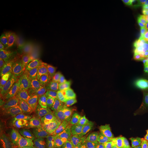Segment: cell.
I'll use <instances>...</instances> for the list:
<instances>
[{
	"instance_id": "1",
	"label": "cell",
	"mask_w": 148,
	"mask_h": 148,
	"mask_svg": "<svg viewBox=\"0 0 148 148\" xmlns=\"http://www.w3.org/2000/svg\"><path fill=\"white\" fill-rule=\"evenodd\" d=\"M11 84L19 100L18 120L29 117L39 110L43 88L35 81L27 79H16Z\"/></svg>"
},
{
	"instance_id": "2",
	"label": "cell",
	"mask_w": 148,
	"mask_h": 148,
	"mask_svg": "<svg viewBox=\"0 0 148 148\" xmlns=\"http://www.w3.org/2000/svg\"><path fill=\"white\" fill-rule=\"evenodd\" d=\"M42 135L40 130L13 123L0 125V145L6 148H32Z\"/></svg>"
},
{
	"instance_id": "6",
	"label": "cell",
	"mask_w": 148,
	"mask_h": 148,
	"mask_svg": "<svg viewBox=\"0 0 148 148\" xmlns=\"http://www.w3.org/2000/svg\"><path fill=\"white\" fill-rule=\"evenodd\" d=\"M0 103L12 116L18 120L20 112L19 100L12 84H7L1 90Z\"/></svg>"
},
{
	"instance_id": "4",
	"label": "cell",
	"mask_w": 148,
	"mask_h": 148,
	"mask_svg": "<svg viewBox=\"0 0 148 148\" xmlns=\"http://www.w3.org/2000/svg\"><path fill=\"white\" fill-rule=\"evenodd\" d=\"M86 111L76 103L64 105L58 120L51 130L53 137L73 136L80 126Z\"/></svg>"
},
{
	"instance_id": "7",
	"label": "cell",
	"mask_w": 148,
	"mask_h": 148,
	"mask_svg": "<svg viewBox=\"0 0 148 148\" xmlns=\"http://www.w3.org/2000/svg\"><path fill=\"white\" fill-rule=\"evenodd\" d=\"M73 136H64L55 138L53 148H73Z\"/></svg>"
},
{
	"instance_id": "3",
	"label": "cell",
	"mask_w": 148,
	"mask_h": 148,
	"mask_svg": "<svg viewBox=\"0 0 148 148\" xmlns=\"http://www.w3.org/2000/svg\"><path fill=\"white\" fill-rule=\"evenodd\" d=\"M101 132L100 118L95 112H86L80 126L73 135V148L97 147Z\"/></svg>"
},
{
	"instance_id": "10",
	"label": "cell",
	"mask_w": 148,
	"mask_h": 148,
	"mask_svg": "<svg viewBox=\"0 0 148 148\" xmlns=\"http://www.w3.org/2000/svg\"><path fill=\"white\" fill-rule=\"evenodd\" d=\"M0 148H6V147H5L4 146H2V145H0Z\"/></svg>"
},
{
	"instance_id": "8",
	"label": "cell",
	"mask_w": 148,
	"mask_h": 148,
	"mask_svg": "<svg viewBox=\"0 0 148 148\" xmlns=\"http://www.w3.org/2000/svg\"><path fill=\"white\" fill-rule=\"evenodd\" d=\"M55 137L50 134L42 135V138L36 145L35 148H53Z\"/></svg>"
},
{
	"instance_id": "9",
	"label": "cell",
	"mask_w": 148,
	"mask_h": 148,
	"mask_svg": "<svg viewBox=\"0 0 148 148\" xmlns=\"http://www.w3.org/2000/svg\"><path fill=\"white\" fill-rule=\"evenodd\" d=\"M12 115L0 104V125L11 123Z\"/></svg>"
},
{
	"instance_id": "11",
	"label": "cell",
	"mask_w": 148,
	"mask_h": 148,
	"mask_svg": "<svg viewBox=\"0 0 148 148\" xmlns=\"http://www.w3.org/2000/svg\"><path fill=\"white\" fill-rule=\"evenodd\" d=\"M35 147H36V145H35V146H34V147H32V148H35Z\"/></svg>"
},
{
	"instance_id": "5",
	"label": "cell",
	"mask_w": 148,
	"mask_h": 148,
	"mask_svg": "<svg viewBox=\"0 0 148 148\" xmlns=\"http://www.w3.org/2000/svg\"><path fill=\"white\" fill-rule=\"evenodd\" d=\"M64 105L51 90L43 88L39 110L47 127L51 128L58 120Z\"/></svg>"
},
{
	"instance_id": "12",
	"label": "cell",
	"mask_w": 148,
	"mask_h": 148,
	"mask_svg": "<svg viewBox=\"0 0 148 148\" xmlns=\"http://www.w3.org/2000/svg\"><path fill=\"white\" fill-rule=\"evenodd\" d=\"M92 148H98V147H92Z\"/></svg>"
}]
</instances>
